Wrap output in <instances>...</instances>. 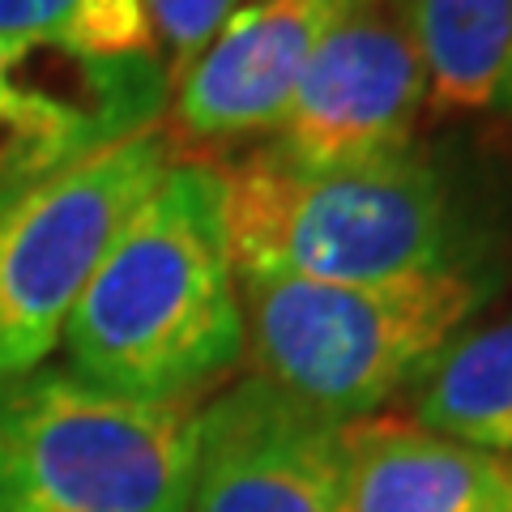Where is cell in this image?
<instances>
[{"mask_svg": "<svg viewBox=\"0 0 512 512\" xmlns=\"http://www.w3.org/2000/svg\"><path fill=\"white\" fill-rule=\"evenodd\" d=\"M69 372L133 402L210 397L244 359L214 163L175 158L111 239L64 325Z\"/></svg>", "mask_w": 512, "mask_h": 512, "instance_id": "1", "label": "cell"}, {"mask_svg": "<svg viewBox=\"0 0 512 512\" xmlns=\"http://www.w3.org/2000/svg\"><path fill=\"white\" fill-rule=\"evenodd\" d=\"M235 278L393 282L461 269V205L423 146L308 171L261 146L218 163Z\"/></svg>", "mask_w": 512, "mask_h": 512, "instance_id": "2", "label": "cell"}, {"mask_svg": "<svg viewBox=\"0 0 512 512\" xmlns=\"http://www.w3.org/2000/svg\"><path fill=\"white\" fill-rule=\"evenodd\" d=\"M491 291L478 269L393 282L244 278V350L252 376L333 423H355L414 389L431 359L474 320Z\"/></svg>", "mask_w": 512, "mask_h": 512, "instance_id": "3", "label": "cell"}, {"mask_svg": "<svg viewBox=\"0 0 512 512\" xmlns=\"http://www.w3.org/2000/svg\"><path fill=\"white\" fill-rule=\"evenodd\" d=\"M197 402H133L60 367L0 380V512H180Z\"/></svg>", "mask_w": 512, "mask_h": 512, "instance_id": "4", "label": "cell"}, {"mask_svg": "<svg viewBox=\"0 0 512 512\" xmlns=\"http://www.w3.org/2000/svg\"><path fill=\"white\" fill-rule=\"evenodd\" d=\"M175 163L167 128H141L0 197V380L52 359L111 239Z\"/></svg>", "mask_w": 512, "mask_h": 512, "instance_id": "5", "label": "cell"}, {"mask_svg": "<svg viewBox=\"0 0 512 512\" xmlns=\"http://www.w3.org/2000/svg\"><path fill=\"white\" fill-rule=\"evenodd\" d=\"M427 73L402 0H359L303 69L295 99L265 146L286 163L325 171L414 146Z\"/></svg>", "mask_w": 512, "mask_h": 512, "instance_id": "6", "label": "cell"}, {"mask_svg": "<svg viewBox=\"0 0 512 512\" xmlns=\"http://www.w3.org/2000/svg\"><path fill=\"white\" fill-rule=\"evenodd\" d=\"M180 512H350L346 423L299 406L261 376L197 410V457Z\"/></svg>", "mask_w": 512, "mask_h": 512, "instance_id": "7", "label": "cell"}, {"mask_svg": "<svg viewBox=\"0 0 512 512\" xmlns=\"http://www.w3.org/2000/svg\"><path fill=\"white\" fill-rule=\"evenodd\" d=\"M359 0H248L175 82L171 146L227 154L274 137L320 39Z\"/></svg>", "mask_w": 512, "mask_h": 512, "instance_id": "8", "label": "cell"}, {"mask_svg": "<svg viewBox=\"0 0 512 512\" xmlns=\"http://www.w3.org/2000/svg\"><path fill=\"white\" fill-rule=\"evenodd\" d=\"M167 90L163 56L99 60L0 35V146L52 171L158 124Z\"/></svg>", "mask_w": 512, "mask_h": 512, "instance_id": "9", "label": "cell"}, {"mask_svg": "<svg viewBox=\"0 0 512 512\" xmlns=\"http://www.w3.org/2000/svg\"><path fill=\"white\" fill-rule=\"evenodd\" d=\"M350 512H512V466L402 419L346 423Z\"/></svg>", "mask_w": 512, "mask_h": 512, "instance_id": "10", "label": "cell"}, {"mask_svg": "<svg viewBox=\"0 0 512 512\" xmlns=\"http://www.w3.org/2000/svg\"><path fill=\"white\" fill-rule=\"evenodd\" d=\"M436 116H512V0H402Z\"/></svg>", "mask_w": 512, "mask_h": 512, "instance_id": "11", "label": "cell"}, {"mask_svg": "<svg viewBox=\"0 0 512 512\" xmlns=\"http://www.w3.org/2000/svg\"><path fill=\"white\" fill-rule=\"evenodd\" d=\"M410 410L444 440L512 453V308L461 329L414 380Z\"/></svg>", "mask_w": 512, "mask_h": 512, "instance_id": "12", "label": "cell"}, {"mask_svg": "<svg viewBox=\"0 0 512 512\" xmlns=\"http://www.w3.org/2000/svg\"><path fill=\"white\" fill-rule=\"evenodd\" d=\"M0 35L47 39L77 56H158L146 0H0Z\"/></svg>", "mask_w": 512, "mask_h": 512, "instance_id": "13", "label": "cell"}, {"mask_svg": "<svg viewBox=\"0 0 512 512\" xmlns=\"http://www.w3.org/2000/svg\"><path fill=\"white\" fill-rule=\"evenodd\" d=\"M235 9H239V0H146L158 56H163L171 86L197 64V56L210 47V39Z\"/></svg>", "mask_w": 512, "mask_h": 512, "instance_id": "14", "label": "cell"}, {"mask_svg": "<svg viewBox=\"0 0 512 512\" xmlns=\"http://www.w3.org/2000/svg\"><path fill=\"white\" fill-rule=\"evenodd\" d=\"M39 175H47V171H39L30 158H22L18 150H5L0 146V197L5 192H13V188H22V184H30V180H39Z\"/></svg>", "mask_w": 512, "mask_h": 512, "instance_id": "15", "label": "cell"}]
</instances>
